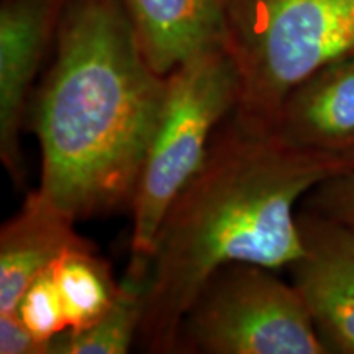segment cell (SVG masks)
Returning a JSON list of instances; mask_svg holds the SVG:
<instances>
[{"instance_id":"cell-10","label":"cell","mask_w":354,"mask_h":354,"mask_svg":"<svg viewBox=\"0 0 354 354\" xmlns=\"http://www.w3.org/2000/svg\"><path fill=\"white\" fill-rule=\"evenodd\" d=\"M146 59L161 76L223 43L225 0H122Z\"/></svg>"},{"instance_id":"cell-8","label":"cell","mask_w":354,"mask_h":354,"mask_svg":"<svg viewBox=\"0 0 354 354\" xmlns=\"http://www.w3.org/2000/svg\"><path fill=\"white\" fill-rule=\"evenodd\" d=\"M282 143L354 169V51L294 88L271 127Z\"/></svg>"},{"instance_id":"cell-7","label":"cell","mask_w":354,"mask_h":354,"mask_svg":"<svg viewBox=\"0 0 354 354\" xmlns=\"http://www.w3.org/2000/svg\"><path fill=\"white\" fill-rule=\"evenodd\" d=\"M71 0H2L0 6V158L24 183L20 131L30 94Z\"/></svg>"},{"instance_id":"cell-3","label":"cell","mask_w":354,"mask_h":354,"mask_svg":"<svg viewBox=\"0 0 354 354\" xmlns=\"http://www.w3.org/2000/svg\"><path fill=\"white\" fill-rule=\"evenodd\" d=\"M223 46L240 84L232 115L271 131L295 87L354 51V0H225Z\"/></svg>"},{"instance_id":"cell-4","label":"cell","mask_w":354,"mask_h":354,"mask_svg":"<svg viewBox=\"0 0 354 354\" xmlns=\"http://www.w3.org/2000/svg\"><path fill=\"white\" fill-rule=\"evenodd\" d=\"M238 74L223 46L196 53L167 74L165 104L131 202L127 276L146 279L171 205L203 166L212 138L238 102Z\"/></svg>"},{"instance_id":"cell-14","label":"cell","mask_w":354,"mask_h":354,"mask_svg":"<svg viewBox=\"0 0 354 354\" xmlns=\"http://www.w3.org/2000/svg\"><path fill=\"white\" fill-rule=\"evenodd\" d=\"M302 207L354 228V169L318 184L304 198Z\"/></svg>"},{"instance_id":"cell-5","label":"cell","mask_w":354,"mask_h":354,"mask_svg":"<svg viewBox=\"0 0 354 354\" xmlns=\"http://www.w3.org/2000/svg\"><path fill=\"white\" fill-rule=\"evenodd\" d=\"M176 353L326 354L295 287L272 269L232 263L216 269L180 322Z\"/></svg>"},{"instance_id":"cell-15","label":"cell","mask_w":354,"mask_h":354,"mask_svg":"<svg viewBox=\"0 0 354 354\" xmlns=\"http://www.w3.org/2000/svg\"><path fill=\"white\" fill-rule=\"evenodd\" d=\"M0 353L51 354V343H44L38 339L21 323L15 312L0 313Z\"/></svg>"},{"instance_id":"cell-12","label":"cell","mask_w":354,"mask_h":354,"mask_svg":"<svg viewBox=\"0 0 354 354\" xmlns=\"http://www.w3.org/2000/svg\"><path fill=\"white\" fill-rule=\"evenodd\" d=\"M146 279L127 276L112 308L82 330L56 336L51 354H127L138 338L145 313Z\"/></svg>"},{"instance_id":"cell-1","label":"cell","mask_w":354,"mask_h":354,"mask_svg":"<svg viewBox=\"0 0 354 354\" xmlns=\"http://www.w3.org/2000/svg\"><path fill=\"white\" fill-rule=\"evenodd\" d=\"M166 88L122 0H71L28 112L38 192L76 223L131 209Z\"/></svg>"},{"instance_id":"cell-6","label":"cell","mask_w":354,"mask_h":354,"mask_svg":"<svg viewBox=\"0 0 354 354\" xmlns=\"http://www.w3.org/2000/svg\"><path fill=\"white\" fill-rule=\"evenodd\" d=\"M304 253L289 268L328 353L354 354V228L300 209Z\"/></svg>"},{"instance_id":"cell-2","label":"cell","mask_w":354,"mask_h":354,"mask_svg":"<svg viewBox=\"0 0 354 354\" xmlns=\"http://www.w3.org/2000/svg\"><path fill=\"white\" fill-rule=\"evenodd\" d=\"M342 172L230 115L159 228L138 333L146 351L176 353L180 322L216 269L248 263L274 271L297 261L299 202Z\"/></svg>"},{"instance_id":"cell-9","label":"cell","mask_w":354,"mask_h":354,"mask_svg":"<svg viewBox=\"0 0 354 354\" xmlns=\"http://www.w3.org/2000/svg\"><path fill=\"white\" fill-rule=\"evenodd\" d=\"M87 245L76 221L38 190L30 192L19 214L0 230V313L15 312L28 286L66 251Z\"/></svg>"},{"instance_id":"cell-11","label":"cell","mask_w":354,"mask_h":354,"mask_svg":"<svg viewBox=\"0 0 354 354\" xmlns=\"http://www.w3.org/2000/svg\"><path fill=\"white\" fill-rule=\"evenodd\" d=\"M64 302L68 330H82L104 317L120 294L112 269L92 245L66 251L51 266Z\"/></svg>"},{"instance_id":"cell-13","label":"cell","mask_w":354,"mask_h":354,"mask_svg":"<svg viewBox=\"0 0 354 354\" xmlns=\"http://www.w3.org/2000/svg\"><path fill=\"white\" fill-rule=\"evenodd\" d=\"M15 313L26 328L44 343L53 344L56 336L68 330L64 302L51 268L28 286Z\"/></svg>"}]
</instances>
